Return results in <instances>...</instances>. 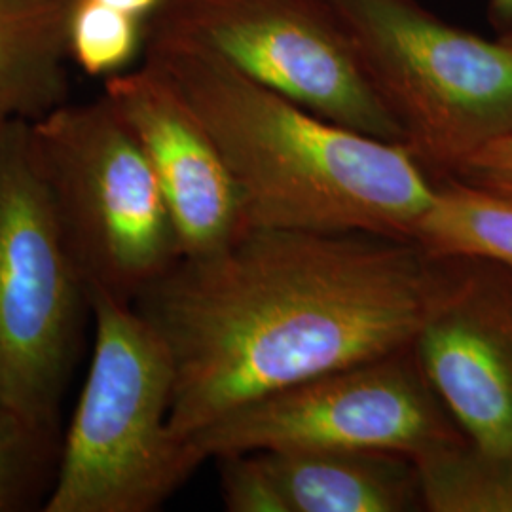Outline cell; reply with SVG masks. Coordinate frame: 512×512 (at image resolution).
I'll list each match as a JSON object with an SVG mask.
<instances>
[{
  "label": "cell",
  "instance_id": "6da1fadb",
  "mask_svg": "<svg viewBox=\"0 0 512 512\" xmlns=\"http://www.w3.org/2000/svg\"><path fill=\"white\" fill-rule=\"evenodd\" d=\"M456 264L414 239L281 228L181 256L131 304L171 355V431L414 346Z\"/></svg>",
  "mask_w": 512,
  "mask_h": 512
},
{
  "label": "cell",
  "instance_id": "7a4b0ae2",
  "mask_svg": "<svg viewBox=\"0 0 512 512\" xmlns=\"http://www.w3.org/2000/svg\"><path fill=\"white\" fill-rule=\"evenodd\" d=\"M160 67L215 139L245 228L412 239L435 181L401 143L334 124L179 38L147 37Z\"/></svg>",
  "mask_w": 512,
  "mask_h": 512
},
{
  "label": "cell",
  "instance_id": "3957f363",
  "mask_svg": "<svg viewBox=\"0 0 512 512\" xmlns=\"http://www.w3.org/2000/svg\"><path fill=\"white\" fill-rule=\"evenodd\" d=\"M88 294L92 365L44 512L156 511L205 458L169 427L175 372L164 340L131 304Z\"/></svg>",
  "mask_w": 512,
  "mask_h": 512
},
{
  "label": "cell",
  "instance_id": "277c9868",
  "mask_svg": "<svg viewBox=\"0 0 512 512\" xmlns=\"http://www.w3.org/2000/svg\"><path fill=\"white\" fill-rule=\"evenodd\" d=\"M370 86L433 181L512 133V46L418 0H332Z\"/></svg>",
  "mask_w": 512,
  "mask_h": 512
},
{
  "label": "cell",
  "instance_id": "5b68a950",
  "mask_svg": "<svg viewBox=\"0 0 512 512\" xmlns=\"http://www.w3.org/2000/svg\"><path fill=\"white\" fill-rule=\"evenodd\" d=\"M57 226L88 293L133 304L181 249L147 154L101 95L31 122Z\"/></svg>",
  "mask_w": 512,
  "mask_h": 512
},
{
  "label": "cell",
  "instance_id": "8992f818",
  "mask_svg": "<svg viewBox=\"0 0 512 512\" xmlns=\"http://www.w3.org/2000/svg\"><path fill=\"white\" fill-rule=\"evenodd\" d=\"M90 294L54 217L31 122H0V408L61 414Z\"/></svg>",
  "mask_w": 512,
  "mask_h": 512
},
{
  "label": "cell",
  "instance_id": "52a82bcc",
  "mask_svg": "<svg viewBox=\"0 0 512 512\" xmlns=\"http://www.w3.org/2000/svg\"><path fill=\"white\" fill-rule=\"evenodd\" d=\"M188 442L205 459L329 448L393 452L416 463L469 440L410 346L245 404Z\"/></svg>",
  "mask_w": 512,
  "mask_h": 512
},
{
  "label": "cell",
  "instance_id": "ba28073f",
  "mask_svg": "<svg viewBox=\"0 0 512 512\" xmlns=\"http://www.w3.org/2000/svg\"><path fill=\"white\" fill-rule=\"evenodd\" d=\"M147 37L200 44L334 124L403 145L332 0H162Z\"/></svg>",
  "mask_w": 512,
  "mask_h": 512
},
{
  "label": "cell",
  "instance_id": "9c48e42d",
  "mask_svg": "<svg viewBox=\"0 0 512 512\" xmlns=\"http://www.w3.org/2000/svg\"><path fill=\"white\" fill-rule=\"evenodd\" d=\"M456 260L454 281L414 353L469 444L512 475V270Z\"/></svg>",
  "mask_w": 512,
  "mask_h": 512
},
{
  "label": "cell",
  "instance_id": "30bf717a",
  "mask_svg": "<svg viewBox=\"0 0 512 512\" xmlns=\"http://www.w3.org/2000/svg\"><path fill=\"white\" fill-rule=\"evenodd\" d=\"M164 192L181 256L219 251L243 230L238 186L211 133L171 78L145 61L105 80Z\"/></svg>",
  "mask_w": 512,
  "mask_h": 512
},
{
  "label": "cell",
  "instance_id": "8fae6325",
  "mask_svg": "<svg viewBox=\"0 0 512 512\" xmlns=\"http://www.w3.org/2000/svg\"><path fill=\"white\" fill-rule=\"evenodd\" d=\"M287 512H408L423 509L416 463L374 450H258Z\"/></svg>",
  "mask_w": 512,
  "mask_h": 512
},
{
  "label": "cell",
  "instance_id": "7c38bea8",
  "mask_svg": "<svg viewBox=\"0 0 512 512\" xmlns=\"http://www.w3.org/2000/svg\"><path fill=\"white\" fill-rule=\"evenodd\" d=\"M76 0H0V122H37L69 103Z\"/></svg>",
  "mask_w": 512,
  "mask_h": 512
},
{
  "label": "cell",
  "instance_id": "4fadbf2b",
  "mask_svg": "<svg viewBox=\"0 0 512 512\" xmlns=\"http://www.w3.org/2000/svg\"><path fill=\"white\" fill-rule=\"evenodd\" d=\"M412 239L439 258H478L512 270V198L456 177L439 179Z\"/></svg>",
  "mask_w": 512,
  "mask_h": 512
},
{
  "label": "cell",
  "instance_id": "5bb4252c",
  "mask_svg": "<svg viewBox=\"0 0 512 512\" xmlns=\"http://www.w3.org/2000/svg\"><path fill=\"white\" fill-rule=\"evenodd\" d=\"M65 429L59 414L0 408V512H44L54 494Z\"/></svg>",
  "mask_w": 512,
  "mask_h": 512
},
{
  "label": "cell",
  "instance_id": "9a60e30c",
  "mask_svg": "<svg viewBox=\"0 0 512 512\" xmlns=\"http://www.w3.org/2000/svg\"><path fill=\"white\" fill-rule=\"evenodd\" d=\"M423 509L431 512H512V475L465 442L416 461Z\"/></svg>",
  "mask_w": 512,
  "mask_h": 512
},
{
  "label": "cell",
  "instance_id": "2e32d148",
  "mask_svg": "<svg viewBox=\"0 0 512 512\" xmlns=\"http://www.w3.org/2000/svg\"><path fill=\"white\" fill-rule=\"evenodd\" d=\"M147 23L99 0H76L69 21V57L82 73L107 80L126 73L145 52Z\"/></svg>",
  "mask_w": 512,
  "mask_h": 512
},
{
  "label": "cell",
  "instance_id": "e0dca14e",
  "mask_svg": "<svg viewBox=\"0 0 512 512\" xmlns=\"http://www.w3.org/2000/svg\"><path fill=\"white\" fill-rule=\"evenodd\" d=\"M217 459L220 494L226 511L287 512L262 452L230 454Z\"/></svg>",
  "mask_w": 512,
  "mask_h": 512
},
{
  "label": "cell",
  "instance_id": "ac0fdd59",
  "mask_svg": "<svg viewBox=\"0 0 512 512\" xmlns=\"http://www.w3.org/2000/svg\"><path fill=\"white\" fill-rule=\"evenodd\" d=\"M452 177L512 198V133L480 148Z\"/></svg>",
  "mask_w": 512,
  "mask_h": 512
},
{
  "label": "cell",
  "instance_id": "d6986e66",
  "mask_svg": "<svg viewBox=\"0 0 512 512\" xmlns=\"http://www.w3.org/2000/svg\"><path fill=\"white\" fill-rule=\"evenodd\" d=\"M99 2L112 6L133 18L141 19L145 23H148V19L152 18L162 6V0H99Z\"/></svg>",
  "mask_w": 512,
  "mask_h": 512
},
{
  "label": "cell",
  "instance_id": "ffe728a7",
  "mask_svg": "<svg viewBox=\"0 0 512 512\" xmlns=\"http://www.w3.org/2000/svg\"><path fill=\"white\" fill-rule=\"evenodd\" d=\"M488 18L497 29V35L511 31L512 0H488Z\"/></svg>",
  "mask_w": 512,
  "mask_h": 512
},
{
  "label": "cell",
  "instance_id": "44dd1931",
  "mask_svg": "<svg viewBox=\"0 0 512 512\" xmlns=\"http://www.w3.org/2000/svg\"><path fill=\"white\" fill-rule=\"evenodd\" d=\"M497 37L501 38L503 42H507L509 46H512V29L511 31H507V33H503V35H497Z\"/></svg>",
  "mask_w": 512,
  "mask_h": 512
}]
</instances>
